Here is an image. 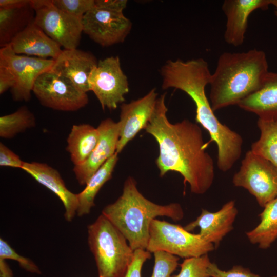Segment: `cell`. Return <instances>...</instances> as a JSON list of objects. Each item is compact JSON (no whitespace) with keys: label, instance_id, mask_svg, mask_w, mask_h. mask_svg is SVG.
<instances>
[{"label":"cell","instance_id":"obj_1","mask_svg":"<svg viewBox=\"0 0 277 277\" xmlns=\"http://www.w3.org/2000/svg\"><path fill=\"white\" fill-rule=\"evenodd\" d=\"M165 95L157 98L153 113L144 130L156 140L159 154L156 164L160 176L169 171L179 173L184 184L188 183L191 192L205 193L214 178L213 159L206 151L201 128L188 120L175 124L167 118Z\"/></svg>","mask_w":277,"mask_h":277},{"label":"cell","instance_id":"obj_2","mask_svg":"<svg viewBox=\"0 0 277 277\" xmlns=\"http://www.w3.org/2000/svg\"><path fill=\"white\" fill-rule=\"evenodd\" d=\"M268 72L266 55L262 50L223 53L210 83L213 110L238 105L261 88Z\"/></svg>","mask_w":277,"mask_h":277},{"label":"cell","instance_id":"obj_3","mask_svg":"<svg viewBox=\"0 0 277 277\" xmlns=\"http://www.w3.org/2000/svg\"><path fill=\"white\" fill-rule=\"evenodd\" d=\"M102 214L124 235L134 251L146 250L150 225L156 217L164 216L179 221L184 216L179 203L162 205L146 199L138 190L135 179L130 176L125 181L121 195L105 206Z\"/></svg>","mask_w":277,"mask_h":277},{"label":"cell","instance_id":"obj_4","mask_svg":"<svg viewBox=\"0 0 277 277\" xmlns=\"http://www.w3.org/2000/svg\"><path fill=\"white\" fill-rule=\"evenodd\" d=\"M160 73L163 89L181 90L192 100L196 107V123L209 133H215L221 128L222 123L215 115L205 93L212 74L205 60H169L161 67Z\"/></svg>","mask_w":277,"mask_h":277},{"label":"cell","instance_id":"obj_5","mask_svg":"<svg viewBox=\"0 0 277 277\" xmlns=\"http://www.w3.org/2000/svg\"><path fill=\"white\" fill-rule=\"evenodd\" d=\"M120 230L104 215L88 226V243L98 277H124L134 250Z\"/></svg>","mask_w":277,"mask_h":277},{"label":"cell","instance_id":"obj_6","mask_svg":"<svg viewBox=\"0 0 277 277\" xmlns=\"http://www.w3.org/2000/svg\"><path fill=\"white\" fill-rule=\"evenodd\" d=\"M214 246L199 233H190L180 225L155 219L150 225L146 250L151 253L165 251L188 259L208 254L213 250Z\"/></svg>","mask_w":277,"mask_h":277},{"label":"cell","instance_id":"obj_7","mask_svg":"<svg viewBox=\"0 0 277 277\" xmlns=\"http://www.w3.org/2000/svg\"><path fill=\"white\" fill-rule=\"evenodd\" d=\"M232 182L247 190L262 207L277 197V168L251 150L245 154Z\"/></svg>","mask_w":277,"mask_h":277},{"label":"cell","instance_id":"obj_8","mask_svg":"<svg viewBox=\"0 0 277 277\" xmlns=\"http://www.w3.org/2000/svg\"><path fill=\"white\" fill-rule=\"evenodd\" d=\"M34 23L64 49L77 48L83 32L82 19L57 8L52 0H31Z\"/></svg>","mask_w":277,"mask_h":277},{"label":"cell","instance_id":"obj_9","mask_svg":"<svg viewBox=\"0 0 277 277\" xmlns=\"http://www.w3.org/2000/svg\"><path fill=\"white\" fill-rule=\"evenodd\" d=\"M54 60L17 54L10 45L0 49V67L12 76L14 85L11 89L13 100L27 102L39 75L51 70Z\"/></svg>","mask_w":277,"mask_h":277},{"label":"cell","instance_id":"obj_10","mask_svg":"<svg viewBox=\"0 0 277 277\" xmlns=\"http://www.w3.org/2000/svg\"><path fill=\"white\" fill-rule=\"evenodd\" d=\"M93 91L103 110H114L125 101L129 92V83L123 72L118 56L99 60L88 80Z\"/></svg>","mask_w":277,"mask_h":277},{"label":"cell","instance_id":"obj_11","mask_svg":"<svg viewBox=\"0 0 277 277\" xmlns=\"http://www.w3.org/2000/svg\"><path fill=\"white\" fill-rule=\"evenodd\" d=\"M32 92L41 104L62 111H75L89 102L87 93L78 89L70 81L50 71L38 76Z\"/></svg>","mask_w":277,"mask_h":277},{"label":"cell","instance_id":"obj_12","mask_svg":"<svg viewBox=\"0 0 277 277\" xmlns=\"http://www.w3.org/2000/svg\"><path fill=\"white\" fill-rule=\"evenodd\" d=\"M83 32L102 47L124 42L132 23L123 12L94 7L82 18Z\"/></svg>","mask_w":277,"mask_h":277},{"label":"cell","instance_id":"obj_13","mask_svg":"<svg viewBox=\"0 0 277 277\" xmlns=\"http://www.w3.org/2000/svg\"><path fill=\"white\" fill-rule=\"evenodd\" d=\"M157 96L156 89L153 88L143 97L121 105L116 153L121 152L141 130L145 129L154 110Z\"/></svg>","mask_w":277,"mask_h":277},{"label":"cell","instance_id":"obj_14","mask_svg":"<svg viewBox=\"0 0 277 277\" xmlns=\"http://www.w3.org/2000/svg\"><path fill=\"white\" fill-rule=\"evenodd\" d=\"M100 133L98 142L86 161L74 166L73 171L81 185H86L92 175L115 153L119 138L117 122L107 118L97 127Z\"/></svg>","mask_w":277,"mask_h":277},{"label":"cell","instance_id":"obj_15","mask_svg":"<svg viewBox=\"0 0 277 277\" xmlns=\"http://www.w3.org/2000/svg\"><path fill=\"white\" fill-rule=\"evenodd\" d=\"M98 62L91 53L77 48L62 50L50 71L70 81L78 89L90 91L88 80Z\"/></svg>","mask_w":277,"mask_h":277},{"label":"cell","instance_id":"obj_16","mask_svg":"<svg viewBox=\"0 0 277 277\" xmlns=\"http://www.w3.org/2000/svg\"><path fill=\"white\" fill-rule=\"evenodd\" d=\"M271 0H225L222 9L227 17L224 37L231 45L243 44L248 26V17L255 10H266Z\"/></svg>","mask_w":277,"mask_h":277},{"label":"cell","instance_id":"obj_17","mask_svg":"<svg viewBox=\"0 0 277 277\" xmlns=\"http://www.w3.org/2000/svg\"><path fill=\"white\" fill-rule=\"evenodd\" d=\"M238 214L235 202L225 203L216 212H210L202 209L197 219L184 227L188 231L200 228L199 233L202 237L215 246L219 245L223 238L233 229V224Z\"/></svg>","mask_w":277,"mask_h":277},{"label":"cell","instance_id":"obj_18","mask_svg":"<svg viewBox=\"0 0 277 277\" xmlns=\"http://www.w3.org/2000/svg\"><path fill=\"white\" fill-rule=\"evenodd\" d=\"M21 169L60 199L65 209V218L68 222L71 221L78 208L77 194L73 193L66 187L58 171L46 163L36 162H25Z\"/></svg>","mask_w":277,"mask_h":277},{"label":"cell","instance_id":"obj_19","mask_svg":"<svg viewBox=\"0 0 277 277\" xmlns=\"http://www.w3.org/2000/svg\"><path fill=\"white\" fill-rule=\"evenodd\" d=\"M21 55L54 60L61 52V46L49 37L34 22L18 34L9 44Z\"/></svg>","mask_w":277,"mask_h":277},{"label":"cell","instance_id":"obj_20","mask_svg":"<svg viewBox=\"0 0 277 277\" xmlns=\"http://www.w3.org/2000/svg\"><path fill=\"white\" fill-rule=\"evenodd\" d=\"M237 105L259 118L277 121V73L269 71L261 88Z\"/></svg>","mask_w":277,"mask_h":277},{"label":"cell","instance_id":"obj_21","mask_svg":"<svg viewBox=\"0 0 277 277\" xmlns=\"http://www.w3.org/2000/svg\"><path fill=\"white\" fill-rule=\"evenodd\" d=\"M35 11L31 0L13 7H0V47L12 40L34 22Z\"/></svg>","mask_w":277,"mask_h":277},{"label":"cell","instance_id":"obj_22","mask_svg":"<svg viewBox=\"0 0 277 277\" xmlns=\"http://www.w3.org/2000/svg\"><path fill=\"white\" fill-rule=\"evenodd\" d=\"M100 137L97 128L88 124L74 125L67 138L66 151L74 166L84 163L97 145Z\"/></svg>","mask_w":277,"mask_h":277},{"label":"cell","instance_id":"obj_23","mask_svg":"<svg viewBox=\"0 0 277 277\" xmlns=\"http://www.w3.org/2000/svg\"><path fill=\"white\" fill-rule=\"evenodd\" d=\"M118 160V154L115 153L92 175L84 189L77 194L78 205L76 213L78 216L90 213L91 208L95 205L94 199L97 193L103 186L111 179Z\"/></svg>","mask_w":277,"mask_h":277},{"label":"cell","instance_id":"obj_24","mask_svg":"<svg viewBox=\"0 0 277 277\" xmlns=\"http://www.w3.org/2000/svg\"><path fill=\"white\" fill-rule=\"evenodd\" d=\"M260 217V223L246 235L251 243L265 249L277 239V197L264 207Z\"/></svg>","mask_w":277,"mask_h":277},{"label":"cell","instance_id":"obj_25","mask_svg":"<svg viewBox=\"0 0 277 277\" xmlns=\"http://www.w3.org/2000/svg\"><path fill=\"white\" fill-rule=\"evenodd\" d=\"M257 125L260 137L252 144L251 150L277 168V121L259 118Z\"/></svg>","mask_w":277,"mask_h":277},{"label":"cell","instance_id":"obj_26","mask_svg":"<svg viewBox=\"0 0 277 277\" xmlns=\"http://www.w3.org/2000/svg\"><path fill=\"white\" fill-rule=\"evenodd\" d=\"M36 126L34 114L26 106L0 117V137L11 139L18 134Z\"/></svg>","mask_w":277,"mask_h":277},{"label":"cell","instance_id":"obj_27","mask_svg":"<svg viewBox=\"0 0 277 277\" xmlns=\"http://www.w3.org/2000/svg\"><path fill=\"white\" fill-rule=\"evenodd\" d=\"M208 254L201 256L185 259L181 264V270L171 277H210L207 272L210 264Z\"/></svg>","mask_w":277,"mask_h":277},{"label":"cell","instance_id":"obj_28","mask_svg":"<svg viewBox=\"0 0 277 277\" xmlns=\"http://www.w3.org/2000/svg\"><path fill=\"white\" fill-rule=\"evenodd\" d=\"M154 264L151 277H171L179 265V257L168 252H153Z\"/></svg>","mask_w":277,"mask_h":277},{"label":"cell","instance_id":"obj_29","mask_svg":"<svg viewBox=\"0 0 277 277\" xmlns=\"http://www.w3.org/2000/svg\"><path fill=\"white\" fill-rule=\"evenodd\" d=\"M52 3L61 11L81 19L95 7V0H52Z\"/></svg>","mask_w":277,"mask_h":277},{"label":"cell","instance_id":"obj_30","mask_svg":"<svg viewBox=\"0 0 277 277\" xmlns=\"http://www.w3.org/2000/svg\"><path fill=\"white\" fill-rule=\"evenodd\" d=\"M0 259H11L16 261L19 266L27 271L41 274L38 266L31 260L18 254L14 249L2 238L0 239Z\"/></svg>","mask_w":277,"mask_h":277},{"label":"cell","instance_id":"obj_31","mask_svg":"<svg viewBox=\"0 0 277 277\" xmlns=\"http://www.w3.org/2000/svg\"><path fill=\"white\" fill-rule=\"evenodd\" d=\"M207 272L210 277H260L259 275L253 273L248 269L241 266H234L231 269L224 271L211 262L208 267ZM272 277H277V275Z\"/></svg>","mask_w":277,"mask_h":277},{"label":"cell","instance_id":"obj_32","mask_svg":"<svg viewBox=\"0 0 277 277\" xmlns=\"http://www.w3.org/2000/svg\"><path fill=\"white\" fill-rule=\"evenodd\" d=\"M151 258V252L146 249H138L134 250L133 260L124 277H141L143 265L146 261Z\"/></svg>","mask_w":277,"mask_h":277},{"label":"cell","instance_id":"obj_33","mask_svg":"<svg viewBox=\"0 0 277 277\" xmlns=\"http://www.w3.org/2000/svg\"><path fill=\"white\" fill-rule=\"evenodd\" d=\"M24 161L2 143H0V166L22 169Z\"/></svg>","mask_w":277,"mask_h":277},{"label":"cell","instance_id":"obj_34","mask_svg":"<svg viewBox=\"0 0 277 277\" xmlns=\"http://www.w3.org/2000/svg\"><path fill=\"white\" fill-rule=\"evenodd\" d=\"M127 5V0H95V7L116 12H123Z\"/></svg>","mask_w":277,"mask_h":277},{"label":"cell","instance_id":"obj_35","mask_svg":"<svg viewBox=\"0 0 277 277\" xmlns=\"http://www.w3.org/2000/svg\"><path fill=\"white\" fill-rule=\"evenodd\" d=\"M14 85V81L11 74L5 68L0 67V94H3Z\"/></svg>","mask_w":277,"mask_h":277},{"label":"cell","instance_id":"obj_36","mask_svg":"<svg viewBox=\"0 0 277 277\" xmlns=\"http://www.w3.org/2000/svg\"><path fill=\"white\" fill-rule=\"evenodd\" d=\"M0 277H13V273L5 260L0 259Z\"/></svg>","mask_w":277,"mask_h":277},{"label":"cell","instance_id":"obj_37","mask_svg":"<svg viewBox=\"0 0 277 277\" xmlns=\"http://www.w3.org/2000/svg\"><path fill=\"white\" fill-rule=\"evenodd\" d=\"M28 0H0V7H13L23 4Z\"/></svg>","mask_w":277,"mask_h":277},{"label":"cell","instance_id":"obj_38","mask_svg":"<svg viewBox=\"0 0 277 277\" xmlns=\"http://www.w3.org/2000/svg\"><path fill=\"white\" fill-rule=\"evenodd\" d=\"M271 5H273L275 8L274 13L277 16V0H271Z\"/></svg>","mask_w":277,"mask_h":277}]
</instances>
